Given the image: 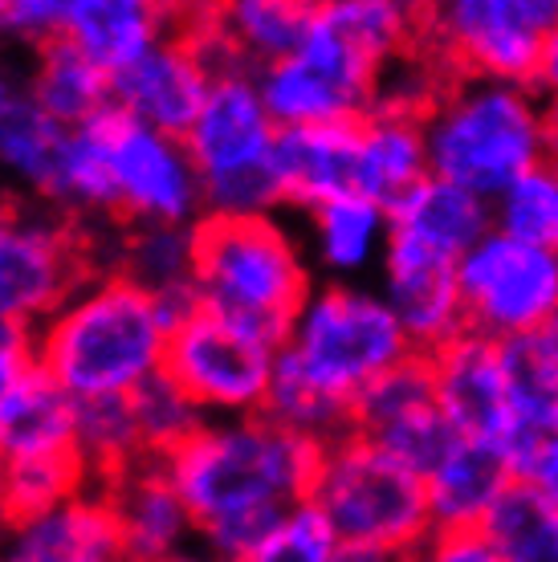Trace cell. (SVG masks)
Listing matches in <instances>:
<instances>
[{"label":"cell","instance_id":"6da1fadb","mask_svg":"<svg viewBox=\"0 0 558 562\" xmlns=\"http://www.w3.org/2000/svg\"><path fill=\"white\" fill-rule=\"evenodd\" d=\"M322 445L290 432L269 416L204 420L171 452L176 481L200 530V547L228 562H249L281 518L310 502Z\"/></svg>","mask_w":558,"mask_h":562},{"label":"cell","instance_id":"7a4b0ae2","mask_svg":"<svg viewBox=\"0 0 558 562\" xmlns=\"http://www.w3.org/2000/svg\"><path fill=\"white\" fill-rule=\"evenodd\" d=\"M424 37V4L319 0L302 49L257 74V90L281 131L364 123L379 78Z\"/></svg>","mask_w":558,"mask_h":562},{"label":"cell","instance_id":"3957f363","mask_svg":"<svg viewBox=\"0 0 558 562\" xmlns=\"http://www.w3.org/2000/svg\"><path fill=\"white\" fill-rule=\"evenodd\" d=\"M54 212L74 225H200L204 188L183 139L119 106L70 131Z\"/></svg>","mask_w":558,"mask_h":562},{"label":"cell","instance_id":"277c9868","mask_svg":"<svg viewBox=\"0 0 558 562\" xmlns=\"http://www.w3.org/2000/svg\"><path fill=\"white\" fill-rule=\"evenodd\" d=\"M168 338V314L143 285L119 269H94L37 326V363L78 400H111L164 371Z\"/></svg>","mask_w":558,"mask_h":562},{"label":"cell","instance_id":"5b68a950","mask_svg":"<svg viewBox=\"0 0 558 562\" xmlns=\"http://www.w3.org/2000/svg\"><path fill=\"white\" fill-rule=\"evenodd\" d=\"M555 119L534 86L453 78L424 119L428 168L481 200L502 196L514 180L550 159Z\"/></svg>","mask_w":558,"mask_h":562},{"label":"cell","instance_id":"8992f818","mask_svg":"<svg viewBox=\"0 0 558 562\" xmlns=\"http://www.w3.org/2000/svg\"><path fill=\"white\" fill-rule=\"evenodd\" d=\"M319 273L306 245L274 216H204L196 225L200 306L286 342L293 318L314 294Z\"/></svg>","mask_w":558,"mask_h":562},{"label":"cell","instance_id":"52a82bcc","mask_svg":"<svg viewBox=\"0 0 558 562\" xmlns=\"http://www.w3.org/2000/svg\"><path fill=\"white\" fill-rule=\"evenodd\" d=\"M310 506L326 518L347 554L416 559V550L436 530L424 477L364 432L322 445Z\"/></svg>","mask_w":558,"mask_h":562},{"label":"cell","instance_id":"ba28073f","mask_svg":"<svg viewBox=\"0 0 558 562\" xmlns=\"http://www.w3.org/2000/svg\"><path fill=\"white\" fill-rule=\"evenodd\" d=\"M416 355L391 302L371 285L319 281L281 342V363L355 412V400Z\"/></svg>","mask_w":558,"mask_h":562},{"label":"cell","instance_id":"9c48e42d","mask_svg":"<svg viewBox=\"0 0 558 562\" xmlns=\"http://www.w3.org/2000/svg\"><path fill=\"white\" fill-rule=\"evenodd\" d=\"M278 135L281 127L257 90V74L228 70L212 78L209 99L183 135L204 188V216L281 212V192L274 180Z\"/></svg>","mask_w":558,"mask_h":562},{"label":"cell","instance_id":"30bf717a","mask_svg":"<svg viewBox=\"0 0 558 562\" xmlns=\"http://www.w3.org/2000/svg\"><path fill=\"white\" fill-rule=\"evenodd\" d=\"M558 29V0H445L424 4L420 45L453 78L534 86L546 37Z\"/></svg>","mask_w":558,"mask_h":562},{"label":"cell","instance_id":"8fae6325","mask_svg":"<svg viewBox=\"0 0 558 562\" xmlns=\"http://www.w3.org/2000/svg\"><path fill=\"white\" fill-rule=\"evenodd\" d=\"M281 342L253 326L196 306L168 338L164 375L183 387V395L209 420L261 416L269 383L278 371Z\"/></svg>","mask_w":558,"mask_h":562},{"label":"cell","instance_id":"7c38bea8","mask_svg":"<svg viewBox=\"0 0 558 562\" xmlns=\"http://www.w3.org/2000/svg\"><path fill=\"white\" fill-rule=\"evenodd\" d=\"M94 273L86 228L70 216L0 192V314L37 326Z\"/></svg>","mask_w":558,"mask_h":562},{"label":"cell","instance_id":"4fadbf2b","mask_svg":"<svg viewBox=\"0 0 558 562\" xmlns=\"http://www.w3.org/2000/svg\"><path fill=\"white\" fill-rule=\"evenodd\" d=\"M457 281L469 330L486 338L514 342L558 318V254L534 249L498 228L461 257Z\"/></svg>","mask_w":558,"mask_h":562},{"label":"cell","instance_id":"5bb4252c","mask_svg":"<svg viewBox=\"0 0 558 562\" xmlns=\"http://www.w3.org/2000/svg\"><path fill=\"white\" fill-rule=\"evenodd\" d=\"M350 432H364L379 449L408 464L416 477H428L445 452L461 440L436 404L433 367L424 355H412L408 363L376 380L355 400Z\"/></svg>","mask_w":558,"mask_h":562},{"label":"cell","instance_id":"9a60e30c","mask_svg":"<svg viewBox=\"0 0 558 562\" xmlns=\"http://www.w3.org/2000/svg\"><path fill=\"white\" fill-rule=\"evenodd\" d=\"M436 404L461 440L498 449L514 416V380L505 363V342L465 330L448 347L428 355Z\"/></svg>","mask_w":558,"mask_h":562},{"label":"cell","instance_id":"2e32d148","mask_svg":"<svg viewBox=\"0 0 558 562\" xmlns=\"http://www.w3.org/2000/svg\"><path fill=\"white\" fill-rule=\"evenodd\" d=\"M457 266L461 261H448V257L424 249L420 240L391 233L383 266H379V294L391 302L416 355L424 359L469 330Z\"/></svg>","mask_w":558,"mask_h":562},{"label":"cell","instance_id":"e0dca14e","mask_svg":"<svg viewBox=\"0 0 558 562\" xmlns=\"http://www.w3.org/2000/svg\"><path fill=\"white\" fill-rule=\"evenodd\" d=\"M209 66L188 45L180 25L159 45H152L140 61H131L126 70L111 78V102L119 111L131 114L143 127H155L164 135H176V139L188 135V127L196 123V114L209 99Z\"/></svg>","mask_w":558,"mask_h":562},{"label":"cell","instance_id":"ac0fdd59","mask_svg":"<svg viewBox=\"0 0 558 562\" xmlns=\"http://www.w3.org/2000/svg\"><path fill=\"white\" fill-rule=\"evenodd\" d=\"M70 131L54 123L33 99L25 78H0V192L54 209Z\"/></svg>","mask_w":558,"mask_h":562},{"label":"cell","instance_id":"d6986e66","mask_svg":"<svg viewBox=\"0 0 558 562\" xmlns=\"http://www.w3.org/2000/svg\"><path fill=\"white\" fill-rule=\"evenodd\" d=\"M131 562H159L200 542L196 518L164 461H140L102 485Z\"/></svg>","mask_w":558,"mask_h":562},{"label":"cell","instance_id":"ffe728a7","mask_svg":"<svg viewBox=\"0 0 558 562\" xmlns=\"http://www.w3.org/2000/svg\"><path fill=\"white\" fill-rule=\"evenodd\" d=\"M0 562H131L123 530L102 485L66 506L13 521L0 538Z\"/></svg>","mask_w":558,"mask_h":562},{"label":"cell","instance_id":"44dd1931","mask_svg":"<svg viewBox=\"0 0 558 562\" xmlns=\"http://www.w3.org/2000/svg\"><path fill=\"white\" fill-rule=\"evenodd\" d=\"M281 209L310 216L343 196H359V123L286 127L274 147Z\"/></svg>","mask_w":558,"mask_h":562},{"label":"cell","instance_id":"7402d4cb","mask_svg":"<svg viewBox=\"0 0 558 562\" xmlns=\"http://www.w3.org/2000/svg\"><path fill=\"white\" fill-rule=\"evenodd\" d=\"M143 285L168 314L171 330L200 306L196 294V225H131L111 228V261Z\"/></svg>","mask_w":558,"mask_h":562},{"label":"cell","instance_id":"603a6c76","mask_svg":"<svg viewBox=\"0 0 558 562\" xmlns=\"http://www.w3.org/2000/svg\"><path fill=\"white\" fill-rule=\"evenodd\" d=\"M180 25V9L155 0H66V42L102 70L119 74Z\"/></svg>","mask_w":558,"mask_h":562},{"label":"cell","instance_id":"cb8c5ba5","mask_svg":"<svg viewBox=\"0 0 558 562\" xmlns=\"http://www.w3.org/2000/svg\"><path fill=\"white\" fill-rule=\"evenodd\" d=\"M391 240V212L367 196L331 200L306 216V257L322 281H347L379 273Z\"/></svg>","mask_w":558,"mask_h":562},{"label":"cell","instance_id":"d4e9b609","mask_svg":"<svg viewBox=\"0 0 558 562\" xmlns=\"http://www.w3.org/2000/svg\"><path fill=\"white\" fill-rule=\"evenodd\" d=\"M78 395L66 392L42 363L0 395V461H37L74 452L78 436Z\"/></svg>","mask_w":558,"mask_h":562},{"label":"cell","instance_id":"484cf974","mask_svg":"<svg viewBox=\"0 0 558 562\" xmlns=\"http://www.w3.org/2000/svg\"><path fill=\"white\" fill-rule=\"evenodd\" d=\"M433 176L424 119L395 111H371L359 123V196L395 209Z\"/></svg>","mask_w":558,"mask_h":562},{"label":"cell","instance_id":"4316f807","mask_svg":"<svg viewBox=\"0 0 558 562\" xmlns=\"http://www.w3.org/2000/svg\"><path fill=\"white\" fill-rule=\"evenodd\" d=\"M391 233L420 240L424 249L448 261H461L493 233V204L457 183L428 176L412 196L391 209Z\"/></svg>","mask_w":558,"mask_h":562},{"label":"cell","instance_id":"83f0119b","mask_svg":"<svg viewBox=\"0 0 558 562\" xmlns=\"http://www.w3.org/2000/svg\"><path fill=\"white\" fill-rule=\"evenodd\" d=\"M510 481L514 473L502 461V452L477 440H457L445 452V461L424 477L433 526L436 530H481L489 509L510 490Z\"/></svg>","mask_w":558,"mask_h":562},{"label":"cell","instance_id":"f1b7e54d","mask_svg":"<svg viewBox=\"0 0 558 562\" xmlns=\"http://www.w3.org/2000/svg\"><path fill=\"white\" fill-rule=\"evenodd\" d=\"M25 82L33 90V99L42 102V111L66 131L86 127L90 119H98L102 111L114 106L111 74L102 70L98 61H90L66 37L33 54V70H29Z\"/></svg>","mask_w":558,"mask_h":562},{"label":"cell","instance_id":"f546056e","mask_svg":"<svg viewBox=\"0 0 558 562\" xmlns=\"http://www.w3.org/2000/svg\"><path fill=\"white\" fill-rule=\"evenodd\" d=\"M216 21L241 66L261 74L302 49L314 21V0H233L216 9Z\"/></svg>","mask_w":558,"mask_h":562},{"label":"cell","instance_id":"4dcf8cb0","mask_svg":"<svg viewBox=\"0 0 558 562\" xmlns=\"http://www.w3.org/2000/svg\"><path fill=\"white\" fill-rule=\"evenodd\" d=\"M74 452L90 469L94 485H107L111 477L126 473L131 464L147 461L143 436L131 412V395H111V400H82L78 404V436Z\"/></svg>","mask_w":558,"mask_h":562},{"label":"cell","instance_id":"1f68e13d","mask_svg":"<svg viewBox=\"0 0 558 562\" xmlns=\"http://www.w3.org/2000/svg\"><path fill=\"white\" fill-rule=\"evenodd\" d=\"M481 530L505 562H558V509L526 481H510Z\"/></svg>","mask_w":558,"mask_h":562},{"label":"cell","instance_id":"d6a6232c","mask_svg":"<svg viewBox=\"0 0 558 562\" xmlns=\"http://www.w3.org/2000/svg\"><path fill=\"white\" fill-rule=\"evenodd\" d=\"M94 490V477L82 464L78 452H57V457H37V461L4 464V497L13 521L37 518L49 509L66 506L74 497Z\"/></svg>","mask_w":558,"mask_h":562},{"label":"cell","instance_id":"836d02e7","mask_svg":"<svg viewBox=\"0 0 558 562\" xmlns=\"http://www.w3.org/2000/svg\"><path fill=\"white\" fill-rule=\"evenodd\" d=\"M493 228L558 254V164L546 159L493 200Z\"/></svg>","mask_w":558,"mask_h":562},{"label":"cell","instance_id":"e575fe53","mask_svg":"<svg viewBox=\"0 0 558 562\" xmlns=\"http://www.w3.org/2000/svg\"><path fill=\"white\" fill-rule=\"evenodd\" d=\"M131 412H135V424H140L147 461H168L171 452L180 449V445H188L200 432V424L209 420L183 395L180 383L168 380L164 371L155 380L143 383L140 392H131Z\"/></svg>","mask_w":558,"mask_h":562},{"label":"cell","instance_id":"d590c367","mask_svg":"<svg viewBox=\"0 0 558 562\" xmlns=\"http://www.w3.org/2000/svg\"><path fill=\"white\" fill-rule=\"evenodd\" d=\"M343 554L347 550L326 526V518L310 502H302L281 518V526L257 547L249 562H343Z\"/></svg>","mask_w":558,"mask_h":562},{"label":"cell","instance_id":"8d00e7d4","mask_svg":"<svg viewBox=\"0 0 558 562\" xmlns=\"http://www.w3.org/2000/svg\"><path fill=\"white\" fill-rule=\"evenodd\" d=\"M505 363L514 380V400L558 404V318L534 335L505 342Z\"/></svg>","mask_w":558,"mask_h":562},{"label":"cell","instance_id":"74e56055","mask_svg":"<svg viewBox=\"0 0 558 562\" xmlns=\"http://www.w3.org/2000/svg\"><path fill=\"white\" fill-rule=\"evenodd\" d=\"M66 33V0H0V49H45Z\"/></svg>","mask_w":558,"mask_h":562},{"label":"cell","instance_id":"f35d334b","mask_svg":"<svg viewBox=\"0 0 558 562\" xmlns=\"http://www.w3.org/2000/svg\"><path fill=\"white\" fill-rule=\"evenodd\" d=\"M416 562H505L486 530H433L416 550Z\"/></svg>","mask_w":558,"mask_h":562},{"label":"cell","instance_id":"ab89813d","mask_svg":"<svg viewBox=\"0 0 558 562\" xmlns=\"http://www.w3.org/2000/svg\"><path fill=\"white\" fill-rule=\"evenodd\" d=\"M37 367V330L0 314V395Z\"/></svg>","mask_w":558,"mask_h":562},{"label":"cell","instance_id":"60d3db41","mask_svg":"<svg viewBox=\"0 0 558 562\" xmlns=\"http://www.w3.org/2000/svg\"><path fill=\"white\" fill-rule=\"evenodd\" d=\"M534 94L546 102V111L558 119V29L546 37L543 57H538V74H534Z\"/></svg>","mask_w":558,"mask_h":562},{"label":"cell","instance_id":"b9f144b4","mask_svg":"<svg viewBox=\"0 0 558 562\" xmlns=\"http://www.w3.org/2000/svg\"><path fill=\"white\" fill-rule=\"evenodd\" d=\"M522 481H526L531 490L543 493L546 502L558 509V440L531 464V469H526V477H522Z\"/></svg>","mask_w":558,"mask_h":562},{"label":"cell","instance_id":"7bdbcfd3","mask_svg":"<svg viewBox=\"0 0 558 562\" xmlns=\"http://www.w3.org/2000/svg\"><path fill=\"white\" fill-rule=\"evenodd\" d=\"M159 562H228V559H221V554H212V550H204L196 542V547L180 550V554H171V559H159Z\"/></svg>","mask_w":558,"mask_h":562},{"label":"cell","instance_id":"ee69618b","mask_svg":"<svg viewBox=\"0 0 558 562\" xmlns=\"http://www.w3.org/2000/svg\"><path fill=\"white\" fill-rule=\"evenodd\" d=\"M13 526V514H9V497H4V461H0V538Z\"/></svg>","mask_w":558,"mask_h":562},{"label":"cell","instance_id":"f6af8a7d","mask_svg":"<svg viewBox=\"0 0 558 562\" xmlns=\"http://www.w3.org/2000/svg\"><path fill=\"white\" fill-rule=\"evenodd\" d=\"M343 562H416V559H379V554H343Z\"/></svg>","mask_w":558,"mask_h":562},{"label":"cell","instance_id":"bcb514c9","mask_svg":"<svg viewBox=\"0 0 558 562\" xmlns=\"http://www.w3.org/2000/svg\"><path fill=\"white\" fill-rule=\"evenodd\" d=\"M550 119H555V114H550ZM550 159L558 164V119H555V135H550Z\"/></svg>","mask_w":558,"mask_h":562},{"label":"cell","instance_id":"7dc6e473","mask_svg":"<svg viewBox=\"0 0 558 562\" xmlns=\"http://www.w3.org/2000/svg\"><path fill=\"white\" fill-rule=\"evenodd\" d=\"M0 78H4V66H0Z\"/></svg>","mask_w":558,"mask_h":562}]
</instances>
